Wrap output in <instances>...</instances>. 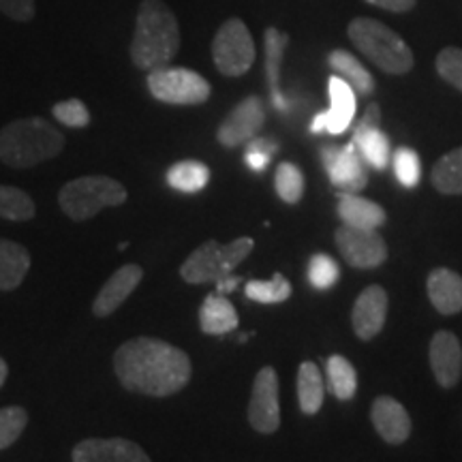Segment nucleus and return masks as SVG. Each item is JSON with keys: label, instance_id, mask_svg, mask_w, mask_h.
Masks as SVG:
<instances>
[{"label": "nucleus", "instance_id": "f257e3e1", "mask_svg": "<svg viewBox=\"0 0 462 462\" xmlns=\"http://www.w3.org/2000/svg\"><path fill=\"white\" fill-rule=\"evenodd\" d=\"M114 373L125 390L165 398L187 388L193 364L180 346L161 338L137 337L116 349Z\"/></svg>", "mask_w": 462, "mask_h": 462}, {"label": "nucleus", "instance_id": "f03ea898", "mask_svg": "<svg viewBox=\"0 0 462 462\" xmlns=\"http://www.w3.org/2000/svg\"><path fill=\"white\" fill-rule=\"evenodd\" d=\"M180 24L163 0H142L131 39V62L142 71L170 67L180 50Z\"/></svg>", "mask_w": 462, "mask_h": 462}, {"label": "nucleus", "instance_id": "7ed1b4c3", "mask_svg": "<svg viewBox=\"0 0 462 462\" xmlns=\"http://www.w3.org/2000/svg\"><path fill=\"white\" fill-rule=\"evenodd\" d=\"M65 150V135L45 118H20L0 129V161L14 170H28L58 157Z\"/></svg>", "mask_w": 462, "mask_h": 462}, {"label": "nucleus", "instance_id": "20e7f679", "mask_svg": "<svg viewBox=\"0 0 462 462\" xmlns=\"http://www.w3.org/2000/svg\"><path fill=\"white\" fill-rule=\"evenodd\" d=\"M351 43L374 67L390 75H404L413 69V51L401 34L373 17H356L346 28Z\"/></svg>", "mask_w": 462, "mask_h": 462}, {"label": "nucleus", "instance_id": "39448f33", "mask_svg": "<svg viewBox=\"0 0 462 462\" xmlns=\"http://www.w3.org/2000/svg\"><path fill=\"white\" fill-rule=\"evenodd\" d=\"M129 193L125 184L109 176H82L67 182L58 193V204L60 210L71 218V221H88L97 217L103 208L123 206Z\"/></svg>", "mask_w": 462, "mask_h": 462}, {"label": "nucleus", "instance_id": "423d86ee", "mask_svg": "<svg viewBox=\"0 0 462 462\" xmlns=\"http://www.w3.org/2000/svg\"><path fill=\"white\" fill-rule=\"evenodd\" d=\"M255 248L253 238H238L229 245H221L217 240H208L195 248L180 265V276L189 285H204L217 282L234 273L240 262L251 255Z\"/></svg>", "mask_w": 462, "mask_h": 462}, {"label": "nucleus", "instance_id": "0eeeda50", "mask_svg": "<svg viewBox=\"0 0 462 462\" xmlns=\"http://www.w3.org/2000/svg\"><path fill=\"white\" fill-rule=\"evenodd\" d=\"M148 90L154 99L167 106H201L210 99V82L193 69L163 67L150 71Z\"/></svg>", "mask_w": 462, "mask_h": 462}, {"label": "nucleus", "instance_id": "6e6552de", "mask_svg": "<svg viewBox=\"0 0 462 462\" xmlns=\"http://www.w3.org/2000/svg\"><path fill=\"white\" fill-rule=\"evenodd\" d=\"M212 60L227 78H240L255 65V42L240 17H229L212 39Z\"/></svg>", "mask_w": 462, "mask_h": 462}, {"label": "nucleus", "instance_id": "1a4fd4ad", "mask_svg": "<svg viewBox=\"0 0 462 462\" xmlns=\"http://www.w3.org/2000/svg\"><path fill=\"white\" fill-rule=\"evenodd\" d=\"M340 255L351 268L373 270L385 263L388 259V245L377 229H360V227H343L334 234Z\"/></svg>", "mask_w": 462, "mask_h": 462}, {"label": "nucleus", "instance_id": "9d476101", "mask_svg": "<svg viewBox=\"0 0 462 462\" xmlns=\"http://www.w3.org/2000/svg\"><path fill=\"white\" fill-rule=\"evenodd\" d=\"M321 161L330 176V182L338 189L337 195L360 193L368 184L366 163L354 142L345 143V146H326L321 150Z\"/></svg>", "mask_w": 462, "mask_h": 462}, {"label": "nucleus", "instance_id": "9b49d317", "mask_svg": "<svg viewBox=\"0 0 462 462\" xmlns=\"http://www.w3.org/2000/svg\"><path fill=\"white\" fill-rule=\"evenodd\" d=\"M248 424L262 435H273L281 426L279 374L273 366H263L253 381L251 402H248Z\"/></svg>", "mask_w": 462, "mask_h": 462}, {"label": "nucleus", "instance_id": "f8f14e48", "mask_svg": "<svg viewBox=\"0 0 462 462\" xmlns=\"http://www.w3.org/2000/svg\"><path fill=\"white\" fill-rule=\"evenodd\" d=\"M265 125V107L259 97H246L225 116L218 125L217 140L225 148H238L248 143Z\"/></svg>", "mask_w": 462, "mask_h": 462}, {"label": "nucleus", "instance_id": "ddd939ff", "mask_svg": "<svg viewBox=\"0 0 462 462\" xmlns=\"http://www.w3.org/2000/svg\"><path fill=\"white\" fill-rule=\"evenodd\" d=\"M379 106H368L362 120L356 126L354 142L357 152L362 154L364 163H368L374 170H385L392 161V146L388 135L379 129Z\"/></svg>", "mask_w": 462, "mask_h": 462}, {"label": "nucleus", "instance_id": "4468645a", "mask_svg": "<svg viewBox=\"0 0 462 462\" xmlns=\"http://www.w3.org/2000/svg\"><path fill=\"white\" fill-rule=\"evenodd\" d=\"M390 298L381 285H368L357 296L354 310H351V323L354 332L360 340H373L383 330L385 317H388Z\"/></svg>", "mask_w": 462, "mask_h": 462}, {"label": "nucleus", "instance_id": "2eb2a0df", "mask_svg": "<svg viewBox=\"0 0 462 462\" xmlns=\"http://www.w3.org/2000/svg\"><path fill=\"white\" fill-rule=\"evenodd\" d=\"M73 462H152L129 439H84L71 452Z\"/></svg>", "mask_w": 462, "mask_h": 462}, {"label": "nucleus", "instance_id": "dca6fc26", "mask_svg": "<svg viewBox=\"0 0 462 462\" xmlns=\"http://www.w3.org/2000/svg\"><path fill=\"white\" fill-rule=\"evenodd\" d=\"M429 360L432 374L441 388H456L462 377V345L456 334L441 330L430 340Z\"/></svg>", "mask_w": 462, "mask_h": 462}, {"label": "nucleus", "instance_id": "f3484780", "mask_svg": "<svg viewBox=\"0 0 462 462\" xmlns=\"http://www.w3.org/2000/svg\"><path fill=\"white\" fill-rule=\"evenodd\" d=\"M143 279L142 265L137 263H126L123 268H118L116 273L109 276L106 285L101 287L99 296L92 302V315L99 317H109L112 313L123 306L133 291H135L137 285H140Z\"/></svg>", "mask_w": 462, "mask_h": 462}, {"label": "nucleus", "instance_id": "a211bd4d", "mask_svg": "<svg viewBox=\"0 0 462 462\" xmlns=\"http://www.w3.org/2000/svg\"><path fill=\"white\" fill-rule=\"evenodd\" d=\"M371 420L374 430L390 446H401L411 437V415L402 407L396 398L392 396H379L374 398L371 407Z\"/></svg>", "mask_w": 462, "mask_h": 462}, {"label": "nucleus", "instance_id": "6ab92c4d", "mask_svg": "<svg viewBox=\"0 0 462 462\" xmlns=\"http://www.w3.org/2000/svg\"><path fill=\"white\" fill-rule=\"evenodd\" d=\"M430 304L441 315L462 313V276L449 268H435L426 281Z\"/></svg>", "mask_w": 462, "mask_h": 462}, {"label": "nucleus", "instance_id": "aec40b11", "mask_svg": "<svg viewBox=\"0 0 462 462\" xmlns=\"http://www.w3.org/2000/svg\"><path fill=\"white\" fill-rule=\"evenodd\" d=\"M328 92H330V109L326 112L328 131L330 135H340L349 129L356 116V90L345 82L340 75H332L328 79Z\"/></svg>", "mask_w": 462, "mask_h": 462}, {"label": "nucleus", "instance_id": "412c9836", "mask_svg": "<svg viewBox=\"0 0 462 462\" xmlns=\"http://www.w3.org/2000/svg\"><path fill=\"white\" fill-rule=\"evenodd\" d=\"M265 45V78H268L270 99L276 109H287V99L281 92V62L285 56V50L289 45V34L281 32L279 28H265L263 34Z\"/></svg>", "mask_w": 462, "mask_h": 462}, {"label": "nucleus", "instance_id": "4be33fe9", "mask_svg": "<svg viewBox=\"0 0 462 462\" xmlns=\"http://www.w3.org/2000/svg\"><path fill=\"white\" fill-rule=\"evenodd\" d=\"M338 217L343 225L360 229H379L385 223V210L357 193L338 195Z\"/></svg>", "mask_w": 462, "mask_h": 462}, {"label": "nucleus", "instance_id": "5701e85b", "mask_svg": "<svg viewBox=\"0 0 462 462\" xmlns=\"http://www.w3.org/2000/svg\"><path fill=\"white\" fill-rule=\"evenodd\" d=\"M238 313L236 306L229 302L221 293H210L204 300L199 309V328L204 334L210 337H221V334H229L238 328Z\"/></svg>", "mask_w": 462, "mask_h": 462}, {"label": "nucleus", "instance_id": "b1692460", "mask_svg": "<svg viewBox=\"0 0 462 462\" xmlns=\"http://www.w3.org/2000/svg\"><path fill=\"white\" fill-rule=\"evenodd\" d=\"M31 253L17 242L0 238V291H14L31 270Z\"/></svg>", "mask_w": 462, "mask_h": 462}, {"label": "nucleus", "instance_id": "393cba45", "mask_svg": "<svg viewBox=\"0 0 462 462\" xmlns=\"http://www.w3.org/2000/svg\"><path fill=\"white\" fill-rule=\"evenodd\" d=\"M328 65H330L332 71L338 73L351 88L360 92V95L368 97L374 92L373 75L368 73V69L346 50H334L332 54L328 56Z\"/></svg>", "mask_w": 462, "mask_h": 462}, {"label": "nucleus", "instance_id": "a878e982", "mask_svg": "<svg viewBox=\"0 0 462 462\" xmlns=\"http://www.w3.org/2000/svg\"><path fill=\"white\" fill-rule=\"evenodd\" d=\"M323 396H326V383L323 374L315 362H302L298 368V402L300 411L304 415L319 413Z\"/></svg>", "mask_w": 462, "mask_h": 462}, {"label": "nucleus", "instance_id": "bb28decb", "mask_svg": "<svg viewBox=\"0 0 462 462\" xmlns=\"http://www.w3.org/2000/svg\"><path fill=\"white\" fill-rule=\"evenodd\" d=\"M208 182H210V170L201 161L184 159L167 170V184L178 193H199L208 187Z\"/></svg>", "mask_w": 462, "mask_h": 462}, {"label": "nucleus", "instance_id": "cd10ccee", "mask_svg": "<svg viewBox=\"0 0 462 462\" xmlns=\"http://www.w3.org/2000/svg\"><path fill=\"white\" fill-rule=\"evenodd\" d=\"M430 182L443 195H462V148L443 154L430 171Z\"/></svg>", "mask_w": 462, "mask_h": 462}, {"label": "nucleus", "instance_id": "c85d7f7f", "mask_svg": "<svg viewBox=\"0 0 462 462\" xmlns=\"http://www.w3.org/2000/svg\"><path fill=\"white\" fill-rule=\"evenodd\" d=\"M328 373V390L332 392L338 401H351L357 390V373L346 357L332 356L326 362Z\"/></svg>", "mask_w": 462, "mask_h": 462}, {"label": "nucleus", "instance_id": "c756f323", "mask_svg": "<svg viewBox=\"0 0 462 462\" xmlns=\"http://www.w3.org/2000/svg\"><path fill=\"white\" fill-rule=\"evenodd\" d=\"M37 215V206L26 190L0 184V218L7 221H31Z\"/></svg>", "mask_w": 462, "mask_h": 462}, {"label": "nucleus", "instance_id": "7c9ffc66", "mask_svg": "<svg viewBox=\"0 0 462 462\" xmlns=\"http://www.w3.org/2000/svg\"><path fill=\"white\" fill-rule=\"evenodd\" d=\"M274 189L276 195L285 201V204L293 206L302 199L304 195V173L296 163H289V161H282V163L276 165L274 171Z\"/></svg>", "mask_w": 462, "mask_h": 462}, {"label": "nucleus", "instance_id": "2f4dec72", "mask_svg": "<svg viewBox=\"0 0 462 462\" xmlns=\"http://www.w3.org/2000/svg\"><path fill=\"white\" fill-rule=\"evenodd\" d=\"M245 296L259 304H281L291 296V285L281 273L270 281H248L245 285Z\"/></svg>", "mask_w": 462, "mask_h": 462}, {"label": "nucleus", "instance_id": "473e14b6", "mask_svg": "<svg viewBox=\"0 0 462 462\" xmlns=\"http://www.w3.org/2000/svg\"><path fill=\"white\" fill-rule=\"evenodd\" d=\"M306 279H309L310 287L317 289V291H328L340 279V265L337 259L326 255V253H317V255L309 259Z\"/></svg>", "mask_w": 462, "mask_h": 462}, {"label": "nucleus", "instance_id": "72a5a7b5", "mask_svg": "<svg viewBox=\"0 0 462 462\" xmlns=\"http://www.w3.org/2000/svg\"><path fill=\"white\" fill-rule=\"evenodd\" d=\"M392 170L404 189H415L421 178V163L413 148L401 146L392 152Z\"/></svg>", "mask_w": 462, "mask_h": 462}, {"label": "nucleus", "instance_id": "f704fd0d", "mask_svg": "<svg viewBox=\"0 0 462 462\" xmlns=\"http://www.w3.org/2000/svg\"><path fill=\"white\" fill-rule=\"evenodd\" d=\"M28 426V411L24 407L0 409V449L14 446Z\"/></svg>", "mask_w": 462, "mask_h": 462}, {"label": "nucleus", "instance_id": "c9c22d12", "mask_svg": "<svg viewBox=\"0 0 462 462\" xmlns=\"http://www.w3.org/2000/svg\"><path fill=\"white\" fill-rule=\"evenodd\" d=\"M439 78L446 79L449 86L462 92V50L460 48H443L435 60Z\"/></svg>", "mask_w": 462, "mask_h": 462}, {"label": "nucleus", "instance_id": "e433bc0d", "mask_svg": "<svg viewBox=\"0 0 462 462\" xmlns=\"http://www.w3.org/2000/svg\"><path fill=\"white\" fill-rule=\"evenodd\" d=\"M51 114H54L58 123L71 126V129H86V126L90 125L88 107H86V103L79 99H67L56 103V106L51 107Z\"/></svg>", "mask_w": 462, "mask_h": 462}, {"label": "nucleus", "instance_id": "4c0bfd02", "mask_svg": "<svg viewBox=\"0 0 462 462\" xmlns=\"http://www.w3.org/2000/svg\"><path fill=\"white\" fill-rule=\"evenodd\" d=\"M279 150V146L268 137H253L251 142L246 143L245 150V161L246 165L251 167L253 171L262 173L265 167L270 165V159L274 157V152Z\"/></svg>", "mask_w": 462, "mask_h": 462}, {"label": "nucleus", "instance_id": "58836bf2", "mask_svg": "<svg viewBox=\"0 0 462 462\" xmlns=\"http://www.w3.org/2000/svg\"><path fill=\"white\" fill-rule=\"evenodd\" d=\"M0 14L14 22H31L37 14V5L34 0H0Z\"/></svg>", "mask_w": 462, "mask_h": 462}, {"label": "nucleus", "instance_id": "ea45409f", "mask_svg": "<svg viewBox=\"0 0 462 462\" xmlns=\"http://www.w3.org/2000/svg\"><path fill=\"white\" fill-rule=\"evenodd\" d=\"M364 3L383 11H392V14H409L418 5V0H364Z\"/></svg>", "mask_w": 462, "mask_h": 462}, {"label": "nucleus", "instance_id": "a19ab883", "mask_svg": "<svg viewBox=\"0 0 462 462\" xmlns=\"http://www.w3.org/2000/svg\"><path fill=\"white\" fill-rule=\"evenodd\" d=\"M240 281H242L240 276H234V274L225 276V279L217 281V293H221V296H227V293L234 291V289H238Z\"/></svg>", "mask_w": 462, "mask_h": 462}, {"label": "nucleus", "instance_id": "79ce46f5", "mask_svg": "<svg viewBox=\"0 0 462 462\" xmlns=\"http://www.w3.org/2000/svg\"><path fill=\"white\" fill-rule=\"evenodd\" d=\"M328 131V118H326V112H319L313 118V123H310V133H315V135H319V133H326Z\"/></svg>", "mask_w": 462, "mask_h": 462}, {"label": "nucleus", "instance_id": "37998d69", "mask_svg": "<svg viewBox=\"0 0 462 462\" xmlns=\"http://www.w3.org/2000/svg\"><path fill=\"white\" fill-rule=\"evenodd\" d=\"M7 374H9V366L7 362H5V357L0 356V388H3L5 381H7Z\"/></svg>", "mask_w": 462, "mask_h": 462}, {"label": "nucleus", "instance_id": "c03bdc74", "mask_svg": "<svg viewBox=\"0 0 462 462\" xmlns=\"http://www.w3.org/2000/svg\"><path fill=\"white\" fill-rule=\"evenodd\" d=\"M126 246H129V242H123V245L118 246V251H126Z\"/></svg>", "mask_w": 462, "mask_h": 462}]
</instances>
